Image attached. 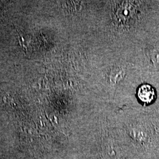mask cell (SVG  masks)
Returning <instances> with one entry per match:
<instances>
[{
	"label": "cell",
	"mask_w": 159,
	"mask_h": 159,
	"mask_svg": "<svg viewBox=\"0 0 159 159\" xmlns=\"http://www.w3.org/2000/svg\"><path fill=\"white\" fill-rule=\"evenodd\" d=\"M134 90L137 91L136 94L137 99L145 105L150 104L154 99V89L148 84L142 83V84H138V87Z\"/></svg>",
	"instance_id": "1"
}]
</instances>
